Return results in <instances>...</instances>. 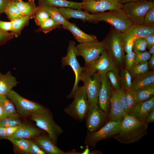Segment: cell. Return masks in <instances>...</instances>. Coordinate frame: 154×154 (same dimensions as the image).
<instances>
[{"mask_svg": "<svg viewBox=\"0 0 154 154\" xmlns=\"http://www.w3.org/2000/svg\"><path fill=\"white\" fill-rule=\"evenodd\" d=\"M131 90H135L154 84V72L148 71L134 78Z\"/></svg>", "mask_w": 154, "mask_h": 154, "instance_id": "22", "label": "cell"}, {"mask_svg": "<svg viewBox=\"0 0 154 154\" xmlns=\"http://www.w3.org/2000/svg\"><path fill=\"white\" fill-rule=\"evenodd\" d=\"M100 75L101 86L98 95V103L100 108L108 114L113 88L106 74H101Z\"/></svg>", "mask_w": 154, "mask_h": 154, "instance_id": "15", "label": "cell"}, {"mask_svg": "<svg viewBox=\"0 0 154 154\" xmlns=\"http://www.w3.org/2000/svg\"><path fill=\"white\" fill-rule=\"evenodd\" d=\"M77 56H82L85 66H88L97 59L106 50L104 41L88 42L80 43L76 46Z\"/></svg>", "mask_w": 154, "mask_h": 154, "instance_id": "10", "label": "cell"}, {"mask_svg": "<svg viewBox=\"0 0 154 154\" xmlns=\"http://www.w3.org/2000/svg\"><path fill=\"white\" fill-rule=\"evenodd\" d=\"M0 103L3 107L5 116L17 113L14 104L6 96H0Z\"/></svg>", "mask_w": 154, "mask_h": 154, "instance_id": "37", "label": "cell"}, {"mask_svg": "<svg viewBox=\"0 0 154 154\" xmlns=\"http://www.w3.org/2000/svg\"><path fill=\"white\" fill-rule=\"evenodd\" d=\"M143 25L154 27V5L148 11L145 15Z\"/></svg>", "mask_w": 154, "mask_h": 154, "instance_id": "40", "label": "cell"}, {"mask_svg": "<svg viewBox=\"0 0 154 154\" xmlns=\"http://www.w3.org/2000/svg\"><path fill=\"white\" fill-rule=\"evenodd\" d=\"M41 132V130L37 128L23 123L14 134L5 139L15 138L30 139L40 135Z\"/></svg>", "mask_w": 154, "mask_h": 154, "instance_id": "23", "label": "cell"}, {"mask_svg": "<svg viewBox=\"0 0 154 154\" xmlns=\"http://www.w3.org/2000/svg\"><path fill=\"white\" fill-rule=\"evenodd\" d=\"M110 108L107 115L109 121L121 123L126 115L118 98L117 92L113 89L110 100Z\"/></svg>", "mask_w": 154, "mask_h": 154, "instance_id": "16", "label": "cell"}, {"mask_svg": "<svg viewBox=\"0 0 154 154\" xmlns=\"http://www.w3.org/2000/svg\"><path fill=\"white\" fill-rule=\"evenodd\" d=\"M7 139L12 143L15 150L19 153L27 154L31 140L21 138H8Z\"/></svg>", "mask_w": 154, "mask_h": 154, "instance_id": "30", "label": "cell"}, {"mask_svg": "<svg viewBox=\"0 0 154 154\" xmlns=\"http://www.w3.org/2000/svg\"><path fill=\"white\" fill-rule=\"evenodd\" d=\"M19 115L17 113L6 116L0 119V126L7 127L23 124L19 119Z\"/></svg>", "mask_w": 154, "mask_h": 154, "instance_id": "33", "label": "cell"}, {"mask_svg": "<svg viewBox=\"0 0 154 154\" xmlns=\"http://www.w3.org/2000/svg\"><path fill=\"white\" fill-rule=\"evenodd\" d=\"M73 97V101L64 109V112L75 119L82 121L85 119L89 108L87 95L84 86H78Z\"/></svg>", "mask_w": 154, "mask_h": 154, "instance_id": "4", "label": "cell"}, {"mask_svg": "<svg viewBox=\"0 0 154 154\" xmlns=\"http://www.w3.org/2000/svg\"><path fill=\"white\" fill-rule=\"evenodd\" d=\"M135 53L133 51L127 53L125 55L124 62L126 65V68L129 70L135 64Z\"/></svg>", "mask_w": 154, "mask_h": 154, "instance_id": "42", "label": "cell"}, {"mask_svg": "<svg viewBox=\"0 0 154 154\" xmlns=\"http://www.w3.org/2000/svg\"><path fill=\"white\" fill-rule=\"evenodd\" d=\"M18 83L16 78L10 72L5 74L0 72V96H6Z\"/></svg>", "mask_w": 154, "mask_h": 154, "instance_id": "24", "label": "cell"}, {"mask_svg": "<svg viewBox=\"0 0 154 154\" xmlns=\"http://www.w3.org/2000/svg\"><path fill=\"white\" fill-rule=\"evenodd\" d=\"M27 154H45L46 153L35 142L31 140L30 145Z\"/></svg>", "mask_w": 154, "mask_h": 154, "instance_id": "44", "label": "cell"}, {"mask_svg": "<svg viewBox=\"0 0 154 154\" xmlns=\"http://www.w3.org/2000/svg\"><path fill=\"white\" fill-rule=\"evenodd\" d=\"M119 101L126 115H131L137 102L130 92V89L122 90L117 92Z\"/></svg>", "mask_w": 154, "mask_h": 154, "instance_id": "20", "label": "cell"}, {"mask_svg": "<svg viewBox=\"0 0 154 154\" xmlns=\"http://www.w3.org/2000/svg\"><path fill=\"white\" fill-rule=\"evenodd\" d=\"M22 124L5 127L7 137L11 136L14 134L20 127Z\"/></svg>", "mask_w": 154, "mask_h": 154, "instance_id": "47", "label": "cell"}, {"mask_svg": "<svg viewBox=\"0 0 154 154\" xmlns=\"http://www.w3.org/2000/svg\"><path fill=\"white\" fill-rule=\"evenodd\" d=\"M153 5L151 1L140 0L125 3L122 9L133 24L143 25L145 15Z\"/></svg>", "mask_w": 154, "mask_h": 154, "instance_id": "6", "label": "cell"}, {"mask_svg": "<svg viewBox=\"0 0 154 154\" xmlns=\"http://www.w3.org/2000/svg\"><path fill=\"white\" fill-rule=\"evenodd\" d=\"M120 76V89L122 90L131 89L132 85V77L129 70L122 69Z\"/></svg>", "mask_w": 154, "mask_h": 154, "instance_id": "32", "label": "cell"}, {"mask_svg": "<svg viewBox=\"0 0 154 154\" xmlns=\"http://www.w3.org/2000/svg\"><path fill=\"white\" fill-rule=\"evenodd\" d=\"M148 61L134 64L129 70L132 78L149 71Z\"/></svg>", "mask_w": 154, "mask_h": 154, "instance_id": "38", "label": "cell"}, {"mask_svg": "<svg viewBox=\"0 0 154 154\" xmlns=\"http://www.w3.org/2000/svg\"><path fill=\"white\" fill-rule=\"evenodd\" d=\"M7 137L5 127L0 126V138L5 139Z\"/></svg>", "mask_w": 154, "mask_h": 154, "instance_id": "52", "label": "cell"}, {"mask_svg": "<svg viewBox=\"0 0 154 154\" xmlns=\"http://www.w3.org/2000/svg\"><path fill=\"white\" fill-rule=\"evenodd\" d=\"M35 142L46 154H66L59 148L49 137L39 135L35 138Z\"/></svg>", "mask_w": 154, "mask_h": 154, "instance_id": "21", "label": "cell"}, {"mask_svg": "<svg viewBox=\"0 0 154 154\" xmlns=\"http://www.w3.org/2000/svg\"><path fill=\"white\" fill-rule=\"evenodd\" d=\"M118 1L121 3H125L133 1H137L140 0H117Z\"/></svg>", "mask_w": 154, "mask_h": 154, "instance_id": "55", "label": "cell"}, {"mask_svg": "<svg viewBox=\"0 0 154 154\" xmlns=\"http://www.w3.org/2000/svg\"><path fill=\"white\" fill-rule=\"evenodd\" d=\"M11 0H0V14L5 12L7 6Z\"/></svg>", "mask_w": 154, "mask_h": 154, "instance_id": "51", "label": "cell"}, {"mask_svg": "<svg viewBox=\"0 0 154 154\" xmlns=\"http://www.w3.org/2000/svg\"><path fill=\"white\" fill-rule=\"evenodd\" d=\"M147 48V44L145 38H139L135 40L133 49L134 52H144Z\"/></svg>", "mask_w": 154, "mask_h": 154, "instance_id": "41", "label": "cell"}, {"mask_svg": "<svg viewBox=\"0 0 154 154\" xmlns=\"http://www.w3.org/2000/svg\"><path fill=\"white\" fill-rule=\"evenodd\" d=\"M80 80L84 83L88 103H98V95L101 86L100 74L83 69L80 75Z\"/></svg>", "mask_w": 154, "mask_h": 154, "instance_id": "9", "label": "cell"}, {"mask_svg": "<svg viewBox=\"0 0 154 154\" xmlns=\"http://www.w3.org/2000/svg\"><path fill=\"white\" fill-rule=\"evenodd\" d=\"M134 52L135 53V64L148 61L151 56L148 52Z\"/></svg>", "mask_w": 154, "mask_h": 154, "instance_id": "43", "label": "cell"}, {"mask_svg": "<svg viewBox=\"0 0 154 154\" xmlns=\"http://www.w3.org/2000/svg\"><path fill=\"white\" fill-rule=\"evenodd\" d=\"M58 9L62 15L67 20L74 18L81 19L84 22L86 21L93 23L99 21L95 14H91L81 9L68 7L59 8Z\"/></svg>", "mask_w": 154, "mask_h": 154, "instance_id": "17", "label": "cell"}, {"mask_svg": "<svg viewBox=\"0 0 154 154\" xmlns=\"http://www.w3.org/2000/svg\"><path fill=\"white\" fill-rule=\"evenodd\" d=\"M148 64L149 68L153 70L154 68V55H151Z\"/></svg>", "mask_w": 154, "mask_h": 154, "instance_id": "53", "label": "cell"}, {"mask_svg": "<svg viewBox=\"0 0 154 154\" xmlns=\"http://www.w3.org/2000/svg\"><path fill=\"white\" fill-rule=\"evenodd\" d=\"M89 104L88 110L85 118L88 131H95L106 122L108 114L100 108L98 103Z\"/></svg>", "mask_w": 154, "mask_h": 154, "instance_id": "12", "label": "cell"}, {"mask_svg": "<svg viewBox=\"0 0 154 154\" xmlns=\"http://www.w3.org/2000/svg\"><path fill=\"white\" fill-rule=\"evenodd\" d=\"M31 116V119L35 122L36 125L47 133L50 138L56 144L58 137L63 131L54 122L49 111L45 108Z\"/></svg>", "mask_w": 154, "mask_h": 154, "instance_id": "3", "label": "cell"}, {"mask_svg": "<svg viewBox=\"0 0 154 154\" xmlns=\"http://www.w3.org/2000/svg\"><path fill=\"white\" fill-rule=\"evenodd\" d=\"M0 29L2 31L7 32L11 31L12 24L11 22L4 21H0Z\"/></svg>", "mask_w": 154, "mask_h": 154, "instance_id": "48", "label": "cell"}, {"mask_svg": "<svg viewBox=\"0 0 154 154\" xmlns=\"http://www.w3.org/2000/svg\"><path fill=\"white\" fill-rule=\"evenodd\" d=\"M95 14L99 21H103L109 23L121 33H124L133 24L122 9Z\"/></svg>", "mask_w": 154, "mask_h": 154, "instance_id": "7", "label": "cell"}, {"mask_svg": "<svg viewBox=\"0 0 154 154\" xmlns=\"http://www.w3.org/2000/svg\"></svg>", "mask_w": 154, "mask_h": 154, "instance_id": "58", "label": "cell"}, {"mask_svg": "<svg viewBox=\"0 0 154 154\" xmlns=\"http://www.w3.org/2000/svg\"><path fill=\"white\" fill-rule=\"evenodd\" d=\"M145 39L147 44V47L150 48L154 45V33L148 36Z\"/></svg>", "mask_w": 154, "mask_h": 154, "instance_id": "49", "label": "cell"}, {"mask_svg": "<svg viewBox=\"0 0 154 154\" xmlns=\"http://www.w3.org/2000/svg\"><path fill=\"white\" fill-rule=\"evenodd\" d=\"M64 28L69 31L80 43L98 41L95 36L85 33L74 23H70L67 27Z\"/></svg>", "mask_w": 154, "mask_h": 154, "instance_id": "25", "label": "cell"}, {"mask_svg": "<svg viewBox=\"0 0 154 154\" xmlns=\"http://www.w3.org/2000/svg\"><path fill=\"white\" fill-rule=\"evenodd\" d=\"M38 2L46 5L55 7H68L76 9H82V3L66 0H37Z\"/></svg>", "mask_w": 154, "mask_h": 154, "instance_id": "28", "label": "cell"}, {"mask_svg": "<svg viewBox=\"0 0 154 154\" xmlns=\"http://www.w3.org/2000/svg\"><path fill=\"white\" fill-rule=\"evenodd\" d=\"M148 52L151 55H154V45H153L150 48Z\"/></svg>", "mask_w": 154, "mask_h": 154, "instance_id": "56", "label": "cell"}, {"mask_svg": "<svg viewBox=\"0 0 154 154\" xmlns=\"http://www.w3.org/2000/svg\"><path fill=\"white\" fill-rule=\"evenodd\" d=\"M33 16L23 15L11 21L12 24L11 32L17 37L22 29L28 24Z\"/></svg>", "mask_w": 154, "mask_h": 154, "instance_id": "31", "label": "cell"}, {"mask_svg": "<svg viewBox=\"0 0 154 154\" xmlns=\"http://www.w3.org/2000/svg\"><path fill=\"white\" fill-rule=\"evenodd\" d=\"M82 2V9L92 13L122 9L123 6L117 0H83Z\"/></svg>", "mask_w": 154, "mask_h": 154, "instance_id": "13", "label": "cell"}, {"mask_svg": "<svg viewBox=\"0 0 154 154\" xmlns=\"http://www.w3.org/2000/svg\"><path fill=\"white\" fill-rule=\"evenodd\" d=\"M154 33V27L133 24L127 30L121 33L124 40L129 37L135 39L145 38Z\"/></svg>", "mask_w": 154, "mask_h": 154, "instance_id": "18", "label": "cell"}, {"mask_svg": "<svg viewBox=\"0 0 154 154\" xmlns=\"http://www.w3.org/2000/svg\"><path fill=\"white\" fill-rule=\"evenodd\" d=\"M154 121V108L150 112L146 117L144 122L148 124Z\"/></svg>", "mask_w": 154, "mask_h": 154, "instance_id": "50", "label": "cell"}, {"mask_svg": "<svg viewBox=\"0 0 154 154\" xmlns=\"http://www.w3.org/2000/svg\"><path fill=\"white\" fill-rule=\"evenodd\" d=\"M15 36L12 32L9 33L0 29V43L12 38Z\"/></svg>", "mask_w": 154, "mask_h": 154, "instance_id": "46", "label": "cell"}, {"mask_svg": "<svg viewBox=\"0 0 154 154\" xmlns=\"http://www.w3.org/2000/svg\"><path fill=\"white\" fill-rule=\"evenodd\" d=\"M83 68L88 71L100 74H106L112 70H118L106 50L94 62L88 66H84Z\"/></svg>", "mask_w": 154, "mask_h": 154, "instance_id": "14", "label": "cell"}, {"mask_svg": "<svg viewBox=\"0 0 154 154\" xmlns=\"http://www.w3.org/2000/svg\"><path fill=\"white\" fill-rule=\"evenodd\" d=\"M15 2L16 6L23 15L33 16L37 7L34 0H29L26 2L22 1H15Z\"/></svg>", "mask_w": 154, "mask_h": 154, "instance_id": "29", "label": "cell"}, {"mask_svg": "<svg viewBox=\"0 0 154 154\" xmlns=\"http://www.w3.org/2000/svg\"><path fill=\"white\" fill-rule=\"evenodd\" d=\"M121 123L108 121L98 130L86 133L85 144L88 147L93 148L100 141L114 137L119 132Z\"/></svg>", "mask_w": 154, "mask_h": 154, "instance_id": "5", "label": "cell"}, {"mask_svg": "<svg viewBox=\"0 0 154 154\" xmlns=\"http://www.w3.org/2000/svg\"><path fill=\"white\" fill-rule=\"evenodd\" d=\"M130 92L136 101L137 102H143L154 96V84Z\"/></svg>", "mask_w": 154, "mask_h": 154, "instance_id": "27", "label": "cell"}, {"mask_svg": "<svg viewBox=\"0 0 154 154\" xmlns=\"http://www.w3.org/2000/svg\"><path fill=\"white\" fill-rule=\"evenodd\" d=\"M38 6L45 10L50 17L60 23L63 28L67 27L70 23L60 13L57 7L48 6L38 2Z\"/></svg>", "mask_w": 154, "mask_h": 154, "instance_id": "26", "label": "cell"}, {"mask_svg": "<svg viewBox=\"0 0 154 154\" xmlns=\"http://www.w3.org/2000/svg\"><path fill=\"white\" fill-rule=\"evenodd\" d=\"M33 17L36 24L39 26L50 17L47 13L38 5L37 6Z\"/></svg>", "mask_w": 154, "mask_h": 154, "instance_id": "39", "label": "cell"}, {"mask_svg": "<svg viewBox=\"0 0 154 154\" xmlns=\"http://www.w3.org/2000/svg\"><path fill=\"white\" fill-rule=\"evenodd\" d=\"M76 44L73 40H70L68 43L66 55L62 58V65L63 67L68 65L71 67L75 75V82L70 93L67 96L68 98H73L75 92L78 87L80 76L83 70L80 65L76 58Z\"/></svg>", "mask_w": 154, "mask_h": 154, "instance_id": "8", "label": "cell"}, {"mask_svg": "<svg viewBox=\"0 0 154 154\" xmlns=\"http://www.w3.org/2000/svg\"><path fill=\"white\" fill-rule=\"evenodd\" d=\"M5 13L10 21L24 15L16 6L13 0H11L9 3Z\"/></svg>", "mask_w": 154, "mask_h": 154, "instance_id": "34", "label": "cell"}, {"mask_svg": "<svg viewBox=\"0 0 154 154\" xmlns=\"http://www.w3.org/2000/svg\"><path fill=\"white\" fill-rule=\"evenodd\" d=\"M5 116L4 112L3 107L0 103V119Z\"/></svg>", "mask_w": 154, "mask_h": 154, "instance_id": "54", "label": "cell"}, {"mask_svg": "<svg viewBox=\"0 0 154 154\" xmlns=\"http://www.w3.org/2000/svg\"><path fill=\"white\" fill-rule=\"evenodd\" d=\"M121 124L119 132L113 137L122 144L138 142L147 134L148 124L139 121L132 115H126Z\"/></svg>", "mask_w": 154, "mask_h": 154, "instance_id": "1", "label": "cell"}, {"mask_svg": "<svg viewBox=\"0 0 154 154\" xmlns=\"http://www.w3.org/2000/svg\"><path fill=\"white\" fill-rule=\"evenodd\" d=\"M16 0V1H22V0Z\"/></svg>", "mask_w": 154, "mask_h": 154, "instance_id": "57", "label": "cell"}, {"mask_svg": "<svg viewBox=\"0 0 154 154\" xmlns=\"http://www.w3.org/2000/svg\"><path fill=\"white\" fill-rule=\"evenodd\" d=\"M105 49L118 68H122L124 62V41L121 33L114 28L111 29L110 33L103 40Z\"/></svg>", "mask_w": 154, "mask_h": 154, "instance_id": "2", "label": "cell"}, {"mask_svg": "<svg viewBox=\"0 0 154 154\" xmlns=\"http://www.w3.org/2000/svg\"><path fill=\"white\" fill-rule=\"evenodd\" d=\"M154 108V97L147 100L137 103L132 114L140 121L144 122L147 115Z\"/></svg>", "mask_w": 154, "mask_h": 154, "instance_id": "19", "label": "cell"}, {"mask_svg": "<svg viewBox=\"0 0 154 154\" xmlns=\"http://www.w3.org/2000/svg\"><path fill=\"white\" fill-rule=\"evenodd\" d=\"M14 104L19 114L23 117L31 116L33 113L46 108L33 101L20 95L11 90L6 95Z\"/></svg>", "mask_w": 154, "mask_h": 154, "instance_id": "11", "label": "cell"}, {"mask_svg": "<svg viewBox=\"0 0 154 154\" xmlns=\"http://www.w3.org/2000/svg\"><path fill=\"white\" fill-rule=\"evenodd\" d=\"M118 70H112L108 72L106 76L113 89L117 92L120 89V76Z\"/></svg>", "mask_w": 154, "mask_h": 154, "instance_id": "36", "label": "cell"}, {"mask_svg": "<svg viewBox=\"0 0 154 154\" xmlns=\"http://www.w3.org/2000/svg\"><path fill=\"white\" fill-rule=\"evenodd\" d=\"M61 25L59 23L49 17L45 21L36 31L37 32L42 31L47 33L54 29L60 28Z\"/></svg>", "mask_w": 154, "mask_h": 154, "instance_id": "35", "label": "cell"}, {"mask_svg": "<svg viewBox=\"0 0 154 154\" xmlns=\"http://www.w3.org/2000/svg\"><path fill=\"white\" fill-rule=\"evenodd\" d=\"M136 39L133 37H129L124 40V48L126 53L133 51L134 41Z\"/></svg>", "mask_w": 154, "mask_h": 154, "instance_id": "45", "label": "cell"}]
</instances>
